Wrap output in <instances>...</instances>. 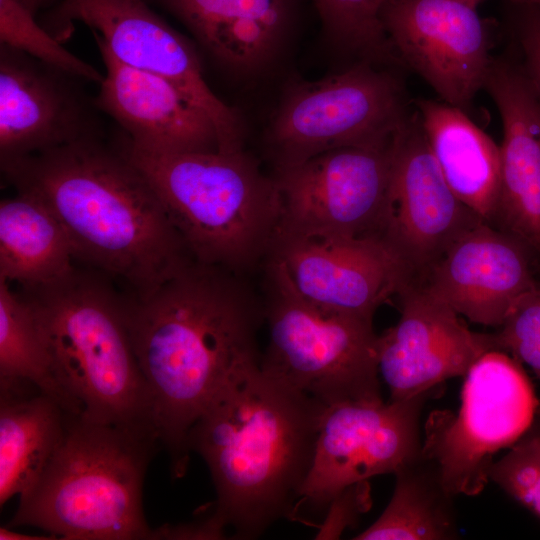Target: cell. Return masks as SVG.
Instances as JSON below:
<instances>
[{"label": "cell", "mask_w": 540, "mask_h": 540, "mask_svg": "<svg viewBox=\"0 0 540 540\" xmlns=\"http://www.w3.org/2000/svg\"><path fill=\"white\" fill-rule=\"evenodd\" d=\"M71 243L51 210L22 192L0 202V279L34 288L56 282L74 266Z\"/></svg>", "instance_id": "cell-24"}, {"label": "cell", "mask_w": 540, "mask_h": 540, "mask_svg": "<svg viewBox=\"0 0 540 540\" xmlns=\"http://www.w3.org/2000/svg\"><path fill=\"white\" fill-rule=\"evenodd\" d=\"M267 257L286 270L298 293L331 312L372 318L415 276L380 236L338 238L277 231Z\"/></svg>", "instance_id": "cell-15"}, {"label": "cell", "mask_w": 540, "mask_h": 540, "mask_svg": "<svg viewBox=\"0 0 540 540\" xmlns=\"http://www.w3.org/2000/svg\"><path fill=\"white\" fill-rule=\"evenodd\" d=\"M496 334L502 349L540 379V283L513 305Z\"/></svg>", "instance_id": "cell-30"}, {"label": "cell", "mask_w": 540, "mask_h": 540, "mask_svg": "<svg viewBox=\"0 0 540 540\" xmlns=\"http://www.w3.org/2000/svg\"><path fill=\"white\" fill-rule=\"evenodd\" d=\"M397 296L400 318L378 335V370L390 400L438 389L450 378L465 376L486 352L503 350L497 334L470 330L422 282L413 280Z\"/></svg>", "instance_id": "cell-16"}, {"label": "cell", "mask_w": 540, "mask_h": 540, "mask_svg": "<svg viewBox=\"0 0 540 540\" xmlns=\"http://www.w3.org/2000/svg\"><path fill=\"white\" fill-rule=\"evenodd\" d=\"M484 0H391L382 14L386 36L403 65L444 102L467 112L483 88L489 36L478 7Z\"/></svg>", "instance_id": "cell-13"}, {"label": "cell", "mask_w": 540, "mask_h": 540, "mask_svg": "<svg viewBox=\"0 0 540 540\" xmlns=\"http://www.w3.org/2000/svg\"><path fill=\"white\" fill-rule=\"evenodd\" d=\"M79 79L0 44V163L97 136Z\"/></svg>", "instance_id": "cell-17"}, {"label": "cell", "mask_w": 540, "mask_h": 540, "mask_svg": "<svg viewBox=\"0 0 540 540\" xmlns=\"http://www.w3.org/2000/svg\"><path fill=\"white\" fill-rule=\"evenodd\" d=\"M489 478L540 518V407L527 431L493 462Z\"/></svg>", "instance_id": "cell-29"}, {"label": "cell", "mask_w": 540, "mask_h": 540, "mask_svg": "<svg viewBox=\"0 0 540 540\" xmlns=\"http://www.w3.org/2000/svg\"><path fill=\"white\" fill-rule=\"evenodd\" d=\"M21 290L33 305L54 376L78 412L155 431L124 297L108 278L75 267L56 282Z\"/></svg>", "instance_id": "cell-6"}, {"label": "cell", "mask_w": 540, "mask_h": 540, "mask_svg": "<svg viewBox=\"0 0 540 540\" xmlns=\"http://www.w3.org/2000/svg\"><path fill=\"white\" fill-rule=\"evenodd\" d=\"M19 0H0V43L73 77L96 82L104 75L66 48Z\"/></svg>", "instance_id": "cell-28"}, {"label": "cell", "mask_w": 540, "mask_h": 540, "mask_svg": "<svg viewBox=\"0 0 540 540\" xmlns=\"http://www.w3.org/2000/svg\"><path fill=\"white\" fill-rule=\"evenodd\" d=\"M264 270L268 344L261 369L324 406L382 399L373 319L308 302L270 257Z\"/></svg>", "instance_id": "cell-7"}, {"label": "cell", "mask_w": 540, "mask_h": 540, "mask_svg": "<svg viewBox=\"0 0 540 540\" xmlns=\"http://www.w3.org/2000/svg\"><path fill=\"white\" fill-rule=\"evenodd\" d=\"M416 105L445 181L468 208L493 224L500 187L499 146L455 106L427 99Z\"/></svg>", "instance_id": "cell-22"}, {"label": "cell", "mask_w": 540, "mask_h": 540, "mask_svg": "<svg viewBox=\"0 0 540 540\" xmlns=\"http://www.w3.org/2000/svg\"><path fill=\"white\" fill-rule=\"evenodd\" d=\"M409 116L399 80L364 61L292 83L270 121L267 143L277 170L331 149L385 141Z\"/></svg>", "instance_id": "cell-9"}, {"label": "cell", "mask_w": 540, "mask_h": 540, "mask_svg": "<svg viewBox=\"0 0 540 540\" xmlns=\"http://www.w3.org/2000/svg\"><path fill=\"white\" fill-rule=\"evenodd\" d=\"M120 150L151 183L194 260L243 276L265 262L280 194L244 149L160 153L125 136Z\"/></svg>", "instance_id": "cell-5"}, {"label": "cell", "mask_w": 540, "mask_h": 540, "mask_svg": "<svg viewBox=\"0 0 540 540\" xmlns=\"http://www.w3.org/2000/svg\"><path fill=\"white\" fill-rule=\"evenodd\" d=\"M223 65L252 72L277 50L290 0H158Z\"/></svg>", "instance_id": "cell-21"}, {"label": "cell", "mask_w": 540, "mask_h": 540, "mask_svg": "<svg viewBox=\"0 0 540 540\" xmlns=\"http://www.w3.org/2000/svg\"><path fill=\"white\" fill-rule=\"evenodd\" d=\"M94 38L105 66L96 104L133 145L160 153L220 151L213 121L175 84L120 62Z\"/></svg>", "instance_id": "cell-20"}, {"label": "cell", "mask_w": 540, "mask_h": 540, "mask_svg": "<svg viewBox=\"0 0 540 540\" xmlns=\"http://www.w3.org/2000/svg\"><path fill=\"white\" fill-rule=\"evenodd\" d=\"M35 388L80 415L56 380L33 305L0 279V393Z\"/></svg>", "instance_id": "cell-26"}, {"label": "cell", "mask_w": 540, "mask_h": 540, "mask_svg": "<svg viewBox=\"0 0 540 540\" xmlns=\"http://www.w3.org/2000/svg\"><path fill=\"white\" fill-rule=\"evenodd\" d=\"M72 413L37 389L0 393V505L26 492L57 450Z\"/></svg>", "instance_id": "cell-23"}, {"label": "cell", "mask_w": 540, "mask_h": 540, "mask_svg": "<svg viewBox=\"0 0 540 540\" xmlns=\"http://www.w3.org/2000/svg\"><path fill=\"white\" fill-rule=\"evenodd\" d=\"M391 0H315L334 42L368 62L398 63L386 36L382 14Z\"/></svg>", "instance_id": "cell-27"}, {"label": "cell", "mask_w": 540, "mask_h": 540, "mask_svg": "<svg viewBox=\"0 0 540 540\" xmlns=\"http://www.w3.org/2000/svg\"><path fill=\"white\" fill-rule=\"evenodd\" d=\"M391 500L356 540H449L458 537L454 496L422 453L395 473Z\"/></svg>", "instance_id": "cell-25"}, {"label": "cell", "mask_w": 540, "mask_h": 540, "mask_svg": "<svg viewBox=\"0 0 540 540\" xmlns=\"http://www.w3.org/2000/svg\"><path fill=\"white\" fill-rule=\"evenodd\" d=\"M534 256L513 235L480 221L461 234L418 281L459 315L500 327L538 282Z\"/></svg>", "instance_id": "cell-18"}, {"label": "cell", "mask_w": 540, "mask_h": 540, "mask_svg": "<svg viewBox=\"0 0 540 540\" xmlns=\"http://www.w3.org/2000/svg\"><path fill=\"white\" fill-rule=\"evenodd\" d=\"M511 28L521 64L540 98V7L512 5Z\"/></svg>", "instance_id": "cell-31"}, {"label": "cell", "mask_w": 540, "mask_h": 540, "mask_svg": "<svg viewBox=\"0 0 540 540\" xmlns=\"http://www.w3.org/2000/svg\"><path fill=\"white\" fill-rule=\"evenodd\" d=\"M124 297L151 420L181 477L194 423L237 378L260 364L263 301L245 276L191 260L145 297Z\"/></svg>", "instance_id": "cell-1"}, {"label": "cell", "mask_w": 540, "mask_h": 540, "mask_svg": "<svg viewBox=\"0 0 540 540\" xmlns=\"http://www.w3.org/2000/svg\"><path fill=\"white\" fill-rule=\"evenodd\" d=\"M17 192L44 203L75 261L145 297L191 260L157 192L119 149L97 136L1 166Z\"/></svg>", "instance_id": "cell-2"}, {"label": "cell", "mask_w": 540, "mask_h": 540, "mask_svg": "<svg viewBox=\"0 0 540 540\" xmlns=\"http://www.w3.org/2000/svg\"><path fill=\"white\" fill-rule=\"evenodd\" d=\"M483 88L503 127L494 226L520 240L540 262V98L521 62L491 59Z\"/></svg>", "instance_id": "cell-19"}, {"label": "cell", "mask_w": 540, "mask_h": 540, "mask_svg": "<svg viewBox=\"0 0 540 540\" xmlns=\"http://www.w3.org/2000/svg\"><path fill=\"white\" fill-rule=\"evenodd\" d=\"M397 133L379 143L331 149L277 169V231L338 238L378 235Z\"/></svg>", "instance_id": "cell-10"}, {"label": "cell", "mask_w": 540, "mask_h": 540, "mask_svg": "<svg viewBox=\"0 0 540 540\" xmlns=\"http://www.w3.org/2000/svg\"><path fill=\"white\" fill-rule=\"evenodd\" d=\"M464 377L458 411L430 413L421 447L454 497L485 488L495 454L519 440L540 407L522 364L506 351L486 352Z\"/></svg>", "instance_id": "cell-8"}, {"label": "cell", "mask_w": 540, "mask_h": 540, "mask_svg": "<svg viewBox=\"0 0 540 540\" xmlns=\"http://www.w3.org/2000/svg\"><path fill=\"white\" fill-rule=\"evenodd\" d=\"M1 540H55L58 539L53 535H31L13 530L11 527H0Z\"/></svg>", "instance_id": "cell-32"}, {"label": "cell", "mask_w": 540, "mask_h": 540, "mask_svg": "<svg viewBox=\"0 0 540 540\" xmlns=\"http://www.w3.org/2000/svg\"><path fill=\"white\" fill-rule=\"evenodd\" d=\"M432 390L411 398L324 406L315 454L295 510L328 509L348 487L395 473L421 454L419 419Z\"/></svg>", "instance_id": "cell-11"}, {"label": "cell", "mask_w": 540, "mask_h": 540, "mask_svg": "<svg viewBox=\"0 0 540 540\" xmlns=\"http://www.w3.org/2000/svg\"><path fill=\"white\" fill-rule=\"evenodd\" d=\"M512 5H527L540 7V0H507Z\"/></svg>", "instance_id": "cell-34"}, {"label": "cell", "mask_w": 540, "mask_h": 540, "mask_svg": "<svg viewBox=\"0 0 540 540\" xmlns=\"http://www.w3.org/2000/svg\"><path fill=\"white\" fill-rule=\"evenodd\" d=\"M484 221L451 190L417 111L397 133L378 231L420 280L466 230Z\"/></svg>", "instance_id": "cell-14"}, {"label": "cell", "mask_w": 540, "mask_h": 540, "mask_svg": "<svg viewBox=\"0 0 540 540\" xmlns=\"http://www.w3.org/2000/svg\"><path fill=\"white\" fill-rule=\"evenodd\" d=\"M83 23L122 63L159 75L181 92L215 124L220 151L243 149L244 126L238 113L222 102L205 81L199 59L178 32L145 0H61L47 29L60 41Z\"/></svg>", "instance_id": "cell-12"}, {"label": "cell", "mask_w": 540, "mask_h": 540, "mask_svg": "<svg viewBox=\"0 0 540 540\" xmlns=\"http://www.w3.org/2000/svg\"><path fill=\"white\" fill-rule=\"evenodd\" d=\"M323 409L260 364L210 405L190 429L188 447L209 468L217 524L253 539L282 518L294 519Z\"/></svg>", "instance_id": "cell-3"}, {"label": "cell", "mask_w": 540, "mask_h": 540, "mask_svg": "<svg viewBox=\"0 0 540 540\" xmlns=\"http://www.w3.org/2000/svg\"><path fill=\"white\" fill-rule=\"evenodd\" d=\"M27 9H29L33 14L42 8L44 5L49 3L51 0H19Z\"/></svg>", "instance_id": "cell-33"}, {"label": "cell", "mask_w": 540, "mask_h": 540, "mask_svg": "<svg viewBox=\"0 0 540 540\" xmlns=\"http://www.w3.org/2000/svg\"><path fill=\"white\" fill-rule=\"evenodd\" d=\"M159 444L147 427L71 415L63 440L19 496L7 526H34L62 540L153 539L142 490Z\"/></svg>", "instance_id": "cell-4"}]
</instances>
